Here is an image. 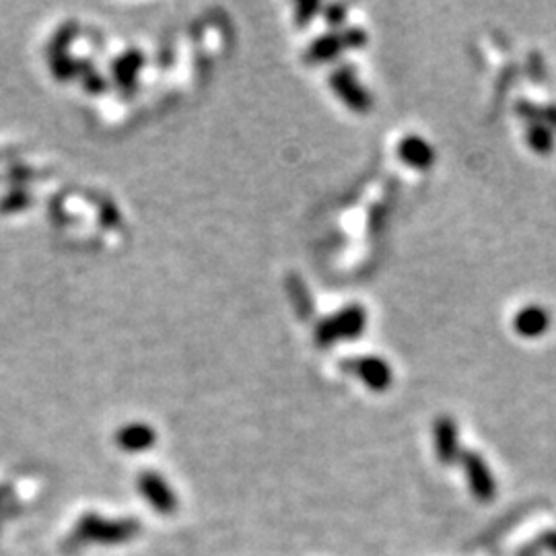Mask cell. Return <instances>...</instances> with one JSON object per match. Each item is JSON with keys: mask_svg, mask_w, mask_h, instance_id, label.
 Masks as SVG:
<instances>
[{"mask_svg": "<svg viewBox=\"0 0 556 556\" xmlns=\"http://www.w3.org/2000/svg\"><path fill=\"white\" fill-rule=\"evenodd\" d=\"M459 459H462V466L466 470L468 483H470L474 497L483 501V503H491L494 494H497V484H494V478L491 470H488V466L484 464V459L480 458L478 453L472 451L462 453Z\"/></svg>", "mask_w": 556, "mask_h": 556, "instance_id": "obj_1", "label": "cell"}, {"mask_svg": "<svg viewBox=\"0 0 556 556\" xmlns=\"http://www.w3.org/2000/svg\"><path fill=\"white\" fill-rule=\"evenodd\" d=\"M365 328V311L358 307H350L347 311H341L336 317L325 320L320 328V341L322 342H334L341 338H352L361 334Z\"/></svg>", "mask_w": 556, "mask_h": 556, "instance_id": "obj_2", "label": "cell"}, {"mask_svg": "<svg viewBox=\"0 0 556 556\" xmlns=\"http://www.w3.org/2000/svg\"><path fill=\"white\" fill-rule=\"evenodd\" d=\"M137 534V524L124 521V524H110V521L97 519L89 515L80 521L79 535L87 540H99V542H122L128 540L131 535Z\"/></svg>", "mask_w": 556, "mask_h": 556, "instance_id": "obj_3", "label": "cell"}, {"mask_svg": "<svg viewBox=\"0 0 556 556\" xmlns=\"http://www.w3.org/2000/svg\"><path fill=\"white\" fill-rule=\"evenodd\" d=\"M140 488L148 503H151L161 515H172L175 511V507H178V501H175L173 493L169 491V486L163 483L159 476H155V474L142 476Z\"/></svg>", "mask_w": 556, "mask_h": 556, "instance_id": "obj_4", "label": "cell"}, {"mask_svg": "<svg viewBox=\"0 0 556 556\" xmlns=\"http://www.w3.org/2000/svg\"><path fill=\"white\" fill-rule=\"evenodd\" d=\"M435 447L441 464H453L459 458L458 429L451 418H439L435 425Z\"/></svg>", "mask_w": 556, "mask_h": 556, "instance_id": "obj_5", "label": "cell"}, {"mask_svg": "<svg viewBox=\"0 0 556 556\" xmlns=\"http://www.w3.org/2000/svg\"><path fill=\"white\" fill-rule=\"evenodd\" d=\"M548 325H551V316H548L544 307H538V305L524 307L518 314V317H515V330L526 338H538L546 334Z\"/></svg>", "mask_w": 556, "mask_h": 556, "instance_id": "obj_6", "label": "cell"}, {"mask_svg": "<svg viewBox=\"0 0 556 556\" xmlns=\"http://www.w3.org/2000/svg\"><path fill=\"white\" fill-rule=\"evenodd\" d=\"M358 377L369 385L371 390H385L392 383V369L383 358L367 357L357 363Z\"/></svg>", "mask_w": 556, "mask_h": 556, "instance_id": "obj_7", "label": "cell"}, {"mask_svg": "<svg viewBox=\"0 0 556 556\" xmlns=\"http://www.w3.org/2000/svg\"><path fill=\"white\" fill-rule=\"evenodd\" d=\"M334 87L342 95L344 101H349L355 110H365L369 105V95L357 85V80L352 79L350 72H338L334 77Z\"/></svg>", "mask_w": 556, "mask_h": 556, "instance_id": "obj_8", "label": "cell"}, {"mask_svg": "<svg viewBox=\"0 0 556 556\" xmlns=\"http://www.w3.org/2000/svg\"><path fill=\"white\" fill-rule=\"evenodd\" d=\"M400 157L415 167H426L433 161V148L423 139L410 137L400 145Z\"/></svg>", "mask_w": 556, "mask_h": 556, "instance_id": "obj_9", "label": "cell"}, {"mask_svg": "<svg viewBox=\"0 0 556 556\" xmlns=\"http://www.w3.org/2000/svg\"><path fill=\"white\" fill-rule=\"evenodd\" d=\"M341 44H338V38L336 36H328V38H322L320 42L311 46V56H314L316 60H328V58H334L338 52H341Z\"/></svg>", "mask_w": 556, "mask_h": 556, "instance_id": "obj_10", "label": "cell"}, {"mask_svg": "<svg viewBox=\"0 0 556 556\" xmlns=\"http://www.w3.org/2000/svg\"><path fill=\"white\" fill-rule=\"evenodd\" d=\"M530 140H532V147H534L538 153H551V151H552V147H554L552 132L548 131V128H544V126H535V128H532Z\"/></svg>", "mask_w": 556, "mask_h": 556, "instance_id": "obj_11", "label": "cell"}]
</instances>
